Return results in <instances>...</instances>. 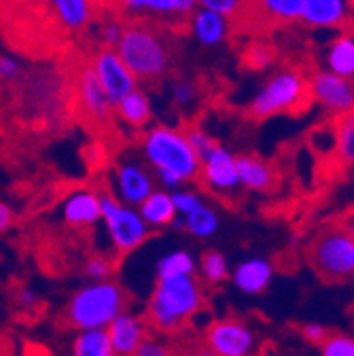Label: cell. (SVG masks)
<instances>
[{"mask_svg": "<svg viewBox=\"0 0 354 356\" xmlns=\"http://www.w3.org/2000/svg\"><path fill=\"white\" fill-rule=\"evenodd\" d=\"M138 155L149 165L159 189L174 191L193 183L200 174V157L191 149L183 127L149 125L138 143Z\"/></svg>", "mask_w": 354, "mask_h": 356, "instance_id": "obj_1", "label": "cell"}, {"mask_svg": "<svg viewBox=\"0 0 354 356\" xmlns=\"http://www.w3.org/2000/svg\"><path fill=\"white\" fill-rule=\"evenodd\" d=\"M206 305V293L198 276L157 280L147 301V323L161 333L179 331Z\"/></svg>", "mask_w": 354, "mask_h": 356, "instance_id": "obj_2", "label": "cell"}, {"mask_svg": "<svg viewBox=\"0 0 354 356\" xmlns=\"http://www.w3.org/2000/svg\"><path fill=\"white\" fill-rule=\"evenodd\" d=\"M127 309V293L115 280L87 282L79 286L66 303V323L81 331H106V327Z\"/></svg>", "mask_w": 354, "mask_h": 356, "instance_id": "obj_3", "label": "cell"}, {"mask_svg": "<svg viewBox=\"0 0 354 356\" xmlns=\"http://www.w3.org/2000/svg\"><path fill=\"white\" fill-rule=\"evenodd\" d=\"M115 51L136 81H159L172 68L170 44L151 24L125 26Z\"/></svg>", "mask_w": 354, "mask_h": 356, "instance_id": "obj_4", "label": "cell"}, {"mask_svg": "<svg viewBox=\"0 0 354 356\" xmlns=\"http://www.w3.org/2000/svg\"><path fill=\"white\" fill-rule=\"evenodd\" d=\"M307 261L314 274L327 284L354 278V240L344 225L323 227L307 244Z\"/></svg>", "mask_w": 354, "mask_h": 356, "instance_id": "obj_5", "label": "cell"}, {"mask_svg": "<svg viewBox=\"0 0 354 356\" xmlns=\"http://www.w3.org/2000/svg\"><path fill=\"white\" fill-rule=\"evenodd\" d=\"M307 79L295 68L276 70L261 85L248 104L252 119H270L282 113L301 111L307 104Z\"/></svg>", "mask_w": 354, "mask_h": 356, "instance_id": "obj_6", "label": "cell"}, {"mask_svg": "<svg viewBox=\"0 0 354 356\" xmlns=\"http://www.w3.org/2000/svg\"><path fill=\"white\" fill-rule=\"evenodd\" d=\"M98 197L102 222L113 252L117 257H125L138 250L151 238V229L147 227V222L143 220L138 210L117 202L108 189L98 191Z\"/></svg>", "mask_w": 354, "mask_h": 356, "instance_id": "obj_7", "label": "cell"}, {"mask_svg": "<svg viewBox=\"0 0 354 356\" xmlns=\"http://www.w3.org/2000/svg\"><path fill=\"white\" fill-rule=\"evenodd\" d=\"M111 193L117 202L138 208L155 189V176L138 153H121L111 168Z\"/></svg>", "mask_w": 354, "mask_h": 356, "instance_id": "obj_8", "label": "cell"}, {"mask_svg": "<svg viewBox=\"0 0 354 356\" xmlns=\"http://www.w3.org/2000/svg\"><path fill=\"white\" fill-rule=\"evenodd\" d=\"M204 341L216 356H255L259 350V333L238 316L212 321L204 333Z\"/></svg>", "mask_w": 354, "mask_h": 356, "instance_id": "obj_9", "label": "cell"}, {"mask_svg": "<svg viewBox=\"0 0 354 356\" xmlns=\"http://www.w3.org/2000/svg\"><path fill=\"white\" fill-rule=\"evenodd\" d=\"M307 96L335 117L354 113V81L327 70H314L307 79Z\"/></svg>", "mask_w": 354, "mask_h": 356, "instance_id": "obj_10", "label": "cell"}, {"mask_svg": "<svg viewBox=\"0 0 354 356\" xmlns=\"http://www.w3.org/2000/svg\"><path fill=\"white\" fill-rule=\"evenodd\" d=\"M198 178L202 181V187L216 197H234L240 193L236 155L223 145H218L206 159L200 161Z\"/></svg>", "mask_w": 354, "mask_h": 356, "instance_id": "obj_11", "label": "cell"}, {"mask_svg": "<svg viewBox=\"0 0 354 356\" xmlns=\"http://www.w3.org/2000/svg\"><path fill=\"white\" fill-rule=\"evenodd\" d=\"M90 68L94 70L100 87H102V92L106 94L108 102L113 104V108L127 96L131 94L134 89L138 87V81L134 79V74H131L127 70V66L121 62V58L117 56L115 49H100Z\"/></svg>", "mask_w": 354, "mask_h": 356, "instance_id": "obj_12", "label": "cell"}, {"mask_svg": "<svg viewBox=\"0 0 354 356\" xmlns=\"http://www.w3.org/2000/svg\"><path fill=\"white\" fill-rule=\"evenodd\" d=\"M119 7L125 15L143 19V24L183 26L195 11V0H119Z\"/></svg>", "mask_w": 354, "mask_h": 356, "instance_id": "obj_13", "label": "cell"}, {"mask_svg": "<svg viewBox=\"0 0 354 356\" xmlns=\"http://www.w3.org/2000/svg\"><path fill=\"white\" fill-rule=\"evenodd\" d=\"M77 100H79V106L83 111V115L98 123V125H104L111 121L113 117V104L108 102L106 94L102 92V87L94 74V70L90 66H85L79 70V76H77Z\"/></svg>", "mask_w": 354, "mask_h": 356, "instance_id": "obj_14", "label": "cell"}, {"mask_svg": "<svg viewBox=\"0 0 354 356\" xmlns=\"http://www.w3.org/2000/svg\"><path fill=\"white\" fill-rule=\"evenodd\" d=\"M106 335L117 356H134L138 346L149 335V323L145 316L136 314V312L125 309L123 314H119L106 327Z\"/></svg>", "mask_w": 354, "mask_h": 356, "instance_id": "obj_15", "label": "cell"}, {"mask_svg": "<svg viewBox=\"0 0 354 356\" xmlns=\"http://www.w3.org/2000/svg\"><path fill=\"white\" fill-rule=\"evenodd\" d=\"M62 220L70 227L85 229L94 227L102 220L100 197L94 189H77L68 193L62 202Z\"/></svg>", "mask_w": 354, "mask_h": 356, "instance_id": "obj_16", "label": "cell"}, {"mask_svg": "<svg viewBox=\"0 0 354 356\" xmlns=\"http://www.w3.org/2000/svg\"><path fill=\"white\" fill-rule=\"evenodd\" d=\"M234 286L248 297H257L270 289L274 280V265L263 257H248L232 270Z\"/></svg>", "mask_w": 354, "mask_h": 356, "instance_id": "obj_17", "label": "cell"}, {"mask_svg": "<svg viewBox=\"0 0 354 356\" xmlns=\"http://www.w3.org/2000/svg\"><path fill=\"white\" fill-rule=\"evenodd\" d=\"M236 170H238L240 189L248 193H268L276 185L274 168L259 155L252 153L236 155Z\"/></svg>", "mask_w": 354, "mask_h": 356, "instance_id": "obj_18", "label": "cell"}, {"mask_svg": "<svg viewBox=\"0 0 354 356\" xmlns=\"http://www.w3.org/2000/svg\"><path fill=\"white\" fill-rule=\"evenodd\" d=\"M185 26H187L191 38L195 42H200L202 47H218V44H223L227 40V36L232 32L227 17L206 11V9H198V7L189 15Z\"/></svg>", "mask_w": 354, "mask_h": 356, "instance_id": "obj_19", "label": "cell"}, {"mask_svg": "<svg viewBox=\"0 0 354 356\" xmlns=\"http://www.w3.org/2000/svg\"><path fill=\"white\" fill-rule=\"evenodd\" d=\"M350 3L348 0H303L301 19L309 28L331 30L348 22Z\"/></svg>", "mask_w": 354, "mask_h": 356, "instance_id": "obj_20", "label": "cell"}, {"mask_svg": "<svg viewBox=\"0 0 354 356\" xmlns=\"http://www.w3.org/2000/svg\"><path fill=\"white\" fill-rule=\"evenodd\" d=\"M51 17L68 32H79L94 19V0H45Z\"/></svg>", "mask_w": 354, "mask_h": 356, "instance_id": "obj_21", "label": "cell"}, {"mask_svg": "<svg viewBox=\"0 0 354 356\" xmlns=\"http://www.w3.org/2000/svg\"><path fill=\"white\" fill-rule=\"evenodd\" d=\"M117 117L123 125L136 131H145L149 125H153V102L145 89L136 87L134 92L127 94L117 106Z\"/></svg>", "mask_w": 354, "mask_h": 356, "instance_id": "obj_22", "label": "cell"}, {"mask_svg": "<svg viewBox=\"0 0 354 356\" xmlns=\"http://www.w3.org/2000/svg\"><path fill=\"white\" fill-rule=\"evenodd\" d=\"M138 214L143 216V220L147 222V227L153 229H166L172 227L174 218L179 216L176 214V208L172 204V195L166 189H155L138 208Z\"/></svg>", "mask_w": 354, "mask_h": 356, "instance_id": "obj_23", "label": "cell"}, {"mask_svg": "<svg viewBox=\"0 0 354 356\" xmlns=\"http://www.w3.org/2000/svg\"><path fill=\"white\" fill-rule=\"evenodd\" d=\"M323 70L354 81V34H339L327 44Z\"/></svg>", "mask_w": 354, "mask_h": 356, "instance_id": "obj_24", "label": "cell"}, {"mask_svg": "<svg viewBox=\"0 0 354 356\" xmlns=\"http://www.w3.org/2000/svg\"><path fill=\"white\" fill-rule=\"evenodd\" d=\"M181 218H183V232L195 240H210L220 229V216H218L216 208L206 202Z\"/></svg>", "mask_w": 354, "mask_h": 356, "instance_id": "obj_25", "label": "cell"}, {"mask_svg": "<svg viewBox=\"0 0 354 356\" xmlns=\"http://www.w3.org/2000/svg\"><path fill=\"white\" fill-rule=\"evenodd\" d=\"M195 274H198V261L185 248L170 250L163 257H159L157 263H155V276H157V280L183 278V276H195Z\"/></svg>", "mask_w": 354, "mask_h": 356, "instance_id": "obj_26", "label": "cell"}, {"mask_svg": "<svg viewBox=\"0 0 354 356\" xmlns=\"http://www.w3.org/2000/svg\"><path fill=\"white\" fill-rule=\"evenodd\" d=\"M248 7H255L274 24H293L301 19L303 0H248L246 9Z\"/></svg>", "mask_w": 354, "mask_h": 356, "instance_id": "obj_27", "label": "cell"}, {"mask_svg": "<svg viewBox=\"0 0 354 356\" xmlns=\"http://www.w3.org/2000/svg\"><path fill=\"white\" fill-rule=\"evenodd\" d=\"M72 356H117L106 331H81L72 339Z\"/></svg>", "mask_w": 354, "mask_h": 356, "instance_id": "obj_28", "label": "cell"}, {"mask_svg": "<svg viewBox=\"0 0 354 356\" xmlns=\"http://www.w3.org/2000/svg\"><path fill=\"white\" fill-rule=\"evenodd\" d=\"M198 272H200V278L208 284H220L225 282L232 274V267H230V261L227 257L220 252V250H206L200 261H198Z\"/></svg>", "mask_w": 354, "mask_h": 356, "instance_id": "obj_29", "label": "cell"}, {"mask_svg": "<svg viewBox=\"0 0 354 356\" xmlns=\"http://www.w3.org/2000/svg\"><path fill=\"white\" fill-rule=\"evenodd\" d=\"M333 140H335L337 159L346 165H354V113L335 119Z\"/></svg>", "mask_w": 354, "mask_h": 356, "instance_id": "obj_30", "label": "cell"}, {"mask_svg": "<svg viewBox=\"0 0 354 356\" xmlns=\"http://www.w3.org/2000/svg\"><path fill=\"white\" fill-rule=\"evenodd\" d=\"M115 270H117V263L111 254H104V252H96V254H90L83 265V272L85 276L90 278V282H104V280H113L115 276Z\"/></svg>", "mask_w": 354, "mask_h": 356, "instance_id": "obj_31", "label": "cell"}, {"mask_svg": "<svg viewBox=\"0 0 354 356\" xmlns=\"http://www.w3.org/2000/svg\"><path fill=\"white\" fill-rule=\"evenodd\" d=\"M185 134H187V140H189V145H191V149L195 151V155L200 157V161L202 159H206L216 147H218V143H216V138L212 136V134L208 131V129H204V127H200V125H191V127H187L185 129Z\"/></svg>", "mask_w": 354, "mask_h": 356, "instance_id": "obj_32", "label": "cell"}, {"mask_svg": "<svg viewBox=\"0 0 354 356\" xmlns=\"http://www.w3.org/2000/svg\"><path fill=\"white\" fill-rule=\"evenodd\" d=\"M321 356H354V335L329 333L321 343Z\"/></svg>", "mask_w": 354, "mask_h": 356, "instance_id": "obj_33", "label": "cell"}, {"mask_svg": "<svg viewBox=\"0 0 354 356\" xmlns=\"http://www.w3.org/2000/svg\"><path fill=\"white\" fill-rule=\"evenodd\" d=\"M172 195V204L176 208V214L179 216H187L189 212H193L198 206H202L206 200L202 197L200 191L191 189V187H181V189H174L170 191Z\"/></svg>", "mask_w": 354, "mask_h": 356, "instance_id": "obj_34", "label": "cell"}, {"mask_svg": "<svg viewBox=\"0 0 354 356\" xmlns=\"http://www.w3.org/2000/svg\"><path fill=\"white\" fill-rule=\"evenodd\" d=\"M246 3H248V0H195V7L232 19V17L240 15L246 9Z\"/></svg>", "mask_w": 354, "mask_h": 356, "instance_id": "obj_35", "label": "cell"}, {"mask_svg": "<svg viewBox=\"0 0 354 356\" xmlns=\"http://www.w3.org/2000/svg\"><path fill=\"white\" fill-rule=\"evenodd\" d=\"M170 98L179 108H189L198 100V87L191 79H176L170 87Z\"/></svg>", "mask_w": 354, "mask_h": 356, "instance_id": "obj_36", "label": "cell"}, {"mask_svg": "<svg viewBox=\"0 0 354 356\" xmlns=\"http://www.w3.org/2000/svg\"><path fill=\"white\" fill-rule=\"evenodd\" d=\"M246 64L255 70H263V68H270L272 62L276 60V51L270 47V44H263V42H255L246 49L244 56Z\"/></svg>", "mask_w": 354, "mask_h": 356, "instance_id": "obj_37", "label": "cell"}, {"mask_svg": "<svg viewBox=\"0 0 354 356\" xmlns=\"http://www.w3.org/2000/svg\"><path fill=\"white\" fill-rule=\"evenodd\" d=\"M134 356H174V350L159 337L147 335L145 341L138 346Z\"/></svg>", "mask_w": 354, "mask_h": 356, "instance_id": "obj_38", "label": "cell"}, {"mask_svg": "<svg viewBox=\"0 0 354 356\" xmlns=\"http://www.w3.org/2000/svg\"><path fill=\"white\" fill-rule=\"evenodd\" d=\"M123 28L125 26L121 22H117V19H108V22L102 24V28H100V40L104 44V49H115L117 47L119 40H121V34H123Z\"/></svg>", "mask_w": 354, "mask_h": 356, "instance_id": "obj_39", "label": "cell"}, {"mask_svg": "<svg viewBox=\"0 0 354 356\" xmlns=\"http://www.w3.org/2000/svg\"><path fill=\"white\" fill-rule=\"evenodd\" d=\"M22 74V62L13 56H0V81H13Z\"/></svg>", "mask_w": 354, "mask_h": 356, "instance_id": "obj_40", "label": "cell"}, {"mask_svg": "<svg viewBox=\"0 0 354 356\" xmlns=\"http://www.w3.org/2000/svg\"><path fill=\"white\" fill-rule=\"evenodd\" d=\"M329 335V331H327V327L323 325V323H305L303 327H301V337L305 339V341H309V343H323L325 341V337Z\"/></svg>", "mask_w": 354, "mask_h": 356, "instance_id": "obj_41", "label": "cell"}, {"mask_svg": "<svg viewBox=\"0 0 354 356\" xmlns=\"http://www.w3.org/2000/svg\"><path fill=\"white\" fill-rule=\"evenodd\" d=\"M38 301H40V297L32 286H19L15 293V305L22 309H34L38 305Z\"/></svg>", "mask_w": 354, "mask_h": 356, "instance_id": "obj_42", "label": "cell"}, {"mask_svg": "<svg viewBox=\"0 0 354 356\" xmlns=\"http://www.w3.org/2000/svg\"><path fill=\"white\" fill-rule=\"evenodd\" d=\"M13 225H15V212H13V208L5 200H0V236L7 234Z\"/></svg>", "mask_w": 354, "mask_h": 356, "instance_id": "obj_43", "label": "cell"}, {"mask_svg": "<svg viewBox=\"0 0 354 356\" xmlns=\"http://www.w3.org/2000/svg\"><path fill=\"white\" fill-rule=\"evenodd\" d=\"M344 227H346V232L352 236V240H354V210H350L348 214H346V218H344Z\"/></svg>", "mask_w": 354, "mask_h": 356, "instance_id": "obj_44", "label": "cell"}, {"mask_svg": "<svg viewBox=\"0 0 354 356\" xmlns=\"http://www.w3.org/2000/svg\"><path fill=\"white\" fill-rule=\"evenodd\" d=\"M195 356H216V354H214L210 348H206V346H204V348H200V350L195 352Z\"/></svg>", "mask_w": 354, "mask_h": 356, "instance_id": "obj_45", "label": "cell"}, {"mask_svg": "<svg viewBox=\"0 0 354 356\" xmlns=\"http://www.w3.org/2000/svg\"><path fill=\"white\" fill-rule=\"evenodd\" d=\"M0 261H3V250H0Z\"/></svg>", "mask_w": 354, "mask_h": 356, "instance_id": "obj_46", "label": "cell"}]
</instances>
